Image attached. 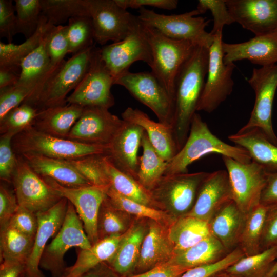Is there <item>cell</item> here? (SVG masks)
I'll use <instances>...</instances> for the list:
<instances>
[{
	"label": "cell",
	"instance_id": "30",
	"mask_svg": "<svg viewBox=\"0 0 277 277\" xmlns=\"http://www.w3.org/2000/svg\"><path fill=\"white\" fill-rule=\"evenodd\" d=\"M52 26L46 31L39 45L22 61L20 76L17 85L28 87L33 92L63 63L57 66H52L51 64L47 44L49 31Z\"/></svg>",
	"mask_w": 277,
	"mask_h": 277
},
{
	"label": "cell",
	"instance_id": "51",
	"mask_svg": "<svg viewBox=\"0 0 277 277\" xmlns=\"http://www.w3.org/2000/svg\"><path fill=\"white\" fill-rule=\"evenodd\" d=\"M15 135L7 133L0 137V177L1 180L11 182L17 165V156L12 146Z\"/></svg>",
	"mask_w": 277,
	"mask_h": 277
},
{
	"label": "cell",
	"instance_id": "34",
	"mask_svg": "<svg viewBox=\"0 0 277 277\" xmlns=\"http://www.w3.org/2000/svg\"><path fill=\"white\" fill-rule=\"evenodd\" d=\"M168 235L174 250L179 254L211 235L207 222L185 215L175 219L168 227Z\"/></svg>",
	"mask_w": 277,
	"mask_h": 277
},
{
	"label": "cell",
	"instance_id": "12",
	"mask_svg": "<svg viewBox=\"0 0 277 277\" xmlns=\"http://www.w3.org/2000/svg\"><path fill=\"white\" fill-rule=\"evenodd\" d=\"M222 160L228 173L233 200L242 212L247 214L260 204L268 172L253 161L242 163L226 156H222Z\"/></svg>",
	"mask_w": 277,
	"mask_h": 277
},
{
	"label": "cell",
	"instance_id": "36",
	"mask_svg": "<svg viewBox=\"0 0 277 277\" xmlns=\"http://www.w3.org/2000/svg\"><path fill=\"white\" fill-rule=\"evenodd\" d=\"M225 271L239 277H277V246L245 256Z\"/></svg>",
	"mask_w": 277,
	"mask_h": 277
},
{
	"label": "cell",
	"instance_id": "42",
	"mask_svg": "<svg viewBox=\"0 0 277 277\" xmlns=\"http://www.w3.org/2000/svg\"><path fill=\"white\" fill-rule=\"evenodd\" d=\"M267 207L259 204L246 214L238 247L245 256L261 252V241Z\"/></svg>",
	"mask_w": 277,
	"mask_h": 277
},
{
	"label": "cell",
	"instance_id": "26",
	"mask_svg": "<svg viewBox=\"0 0 277 277\" xmlns=\"http://www.w3.org/2000/svg\"><path fill=\"white\" fill-rule=\"evenodd\" d=\"M246 214L232 200L218 210L208 222L210 234L229 252L238 247Z\"/></svg>",
	"mask_w": 277,
	"mask_h": 277
},
{
	"label": "cell",
	"instance_id": "10",
	"mask_svg": "<svg viewBox=\"0 0 277 277\" xmlns=\"http://www.w3.org/2000/svg\"><path fill=\"white\" fill-rule=\"evenodd\" d=\"M247 81L255 92V99L249 119L241 129H258L277 146L272 123L273 102L277 89V64L253 68Z\"/></svg>",
	"mask_w": 277,
	"mask_h": 277
},
{
	"label": "cell",
	"instance_id": "15",
	"mask_svg": "<svg viewBox=\"0 0 277 277\" xmlns=\"http://www.w3.org/2000/svg\"><path fill=\"white\" fill-rule=\"evenodd\" d=\"M11 182L19 206L35 213L50 209L63 198L20 155Z\"/></svg>",
	"mask_w": 277,
	"mask_h": 277
},
{
	"label": "cell",
	"instance_id": "19",
	"mask_svg": "<svg viewBox=\"0 0 277 277\" xmlns=\"http://www.w3.org/2000/svg\"><path fill=\"white\" fill-rule=\"evenodd\" d=\"M234 22L255 36L277 32V0H226Z\"/></svg>",
	"mask_w": 277,
	"mask_h": 277
},
{
	"label": "cell",
	"instance_id": "7",
	"mask_svg": "<svg viewBox=\"0 0 277 277\" xmlns=\"http://www.w3.org/2000/svg\"><path fill=\"white\" fill-rule=\"evenodd\" d=\"M137 16L145 26L155 29L164 35L174 39L189 41L195 45L209 48L214 36L206 31L210 22L206 17L196 16V10L179 14H159L141 8Z\"/></svg>",
	"mask_w": 277,
	"mask_h": 277
},
{
	"label": "cell",
	"instance_id": "9",
	"mask_svg": "<svg viewBox=\"0 0 277 277\" xmlns=\"http://www.w3.org/2000/svg\"><path fill=\"white\" fill-rule=\"evenodd\" d=\"M92 245L85 231L83 223L73 205L68 201L62 226L51 242L46 246L39 266L53 277H61L65 269L64 257L72 247L88 249Z\"/></svg>",
	"mask_w": 277,
	"mask_h": 277
},
{
	"label": "cell",
	"instance_id": "1",
	"mask_svg": "<svg viewBox=\"0 0 277 277\" xmlns=\"http://www.w3.org/2000/svg\"><path fill=\"white\" fill-rule=\"evenodd\" d=\"M209 48L196 46L180 69L175 83L172 129L178 151L188 137L207 74Z\"/></svg>",
	"mask_w": 277,
	"mask_h": 277
},
{
	"label": "cell",
	"instance_id": "23",
	"mask_svg": "<svg viewBox=\"0 0 277 277\" xmlns=\"http://www.w3.org/2000/svg\"><path fill=\"white\" fill-rule=\"evenodd\" d=\"M225 64L246 60L253 64L267 66L277 63V32L265 35L255 36L240 43L223 42Z\"/></svg>",
	"mask_w": 277,
	"mask_h": 277
},
{
	"label": "cell",
	"instance_id": "4",
	"mask_svg": "<svg viewBox=\"0 0 277 277\" xmlns=\"http://www.w3.org/2000/svg\"><path fill=\"white\" fill-rule=\"evenodd\" d=\"M12 146L18 155L31 154L69 160L107 154L108 146L84 144L42 132L32 126L15 135Z\"/></svg>",
	"mask_w": 277,
	"mask_h": 277
},
{
	"label": "cell",
	"instance_id": "52",
	"mask_svg": "<svg viewBox=\"0 0 277 277\" xmlns=\"http://www.w3.org/2000/svg\"><path fill=\"white\" fill-rule=\"evenodd\" d=\"M32 92L28 87L17 85L0 88V120L22 104Z\"/></svg>",
	"mask_w": 277,
	"mask_h": 277
},
{
	"label": "cell",
	"instance_id": "50",
	"mask_svg": "<svg viewBox=\"0 0 277 277\" xmlns=\"http://www.w3.org/2000/svg\"><path fill=\"white\" fill-rule=\"evenodd\" d=\"M245 256L242 250L238 247L220 261L213 264L190 268L180 277H211L225 270Z\"/></svg>",
	"mask_w": 277,
	"mask_h": 277
},
{
	"label": "cell",
	"instance_id": "43",
	"mask_svg": "<svg viewBox=\"0 0 277 277\" xmlns=\"http://www.w3.org/2000/svg\"><path fill=\"white\" fill-rule=\"evenodd\" d=\"M107 196L116 208L137 219L153 220L169 227L175 220L166 212L128 199L109 186Z\"/></svg>",
	"mask_w": 277,
	"mask_h": 277
},
{
	"label": "cell",
	"instance_id": "27",
	"mask_svg": "<svg viewBox=\"0 0 277 277\" xmlns=\"http://www.w3.org/2000/svg\"><path fill=\"white\" fill-rule=\"evenodd\" d=\"M20 156L43 178L51 179L60 185L70 188L92 185L66 160L31 154Z\"/></svg>",
	"mask_w": 277,
	"mask_h": 277
},
{
	"label": "cell",
	"instance_id": "40",
	"mask_svg": "<svg viewBox=\"0 0 277 277\" xmlns=\"http://www.w3.org/2000/svg\"><path fill=\"white\" fill-rule=\"evenodd\" d=\"M52 26L42 15L38 27L35 32L23 43L0 42V67H20L22 61L40 44L44 34Z\"/></svg>",
	"mask_w": 277,
	"mask_h": 277
},
{
	"label": "cell",
	"instance_id": "47",
	"mask_svg": "<svg viewBox=\"0 0 277 277\" xmlns=\"http://www.w3.org/2000/svg\"><path fill=\"white\" fill-rule=\"evenodd\" d=\"M104 155L105 154L92 155L66 161L84 176L91 185L108 187L110 184L103 162Z\"/></svg>",
	"mask_w": 277,
	"mask_h": 277
},
{
	"label": "cell",
	"instance_id": "25",
	"mask_svg": "<svg viewBox=\"0 0 277 277\" xmlns=\"http://www.w3.org/2000/svg\"><path fill=\"white\" fill-rule=\"evenodd\" d=\"M121 116L125 121L143 128L153 148L167 162L178 152L171 126L154 122L143 111L130 107L125 109Z\"/></svg>",
	"mask_w": 277,
	"mask_h": 277
},
{
	"label": "cell",
	"instance_id": "21",
	"mask_svg": "<svg viewBox=\"0 0 277 277\" xmlns=\"http://www.w3.org/2000/svg\"><path fill=\"white\" fill-rule=\"evenodd\" d=\"M68 201L63 197L50 209L36 214L38 228L33 247L25 265V277H44L39 269L41 259L48 240L60 230L66 213Z\"/></svg>",
	"mask_w": 277,
	"mask_h": 277
},
{
	"label": "cell",
	"instance_id": "20",
	"mask_svg": "<svg viewBox=\"0 0 277 277\" xmlns=\"http://www.w3.org/2000/svg\"><path fill=\"white\" fill-rule=\"evenodd\" d=\"M233 200L226 170L209 173L199 190L194 205L186 215L208 222L223 206Z\"/></svg>",
	"mask_w": 277,
	"mask_h": 277
},
{
	"label": "cell",
	"instance_id": "60",
	"mask_svg": "<svg viewBox=\"0 0 277 277\" xmlns=\"http://www.w3.org/2000/svg\"><path fill=\"white\" fill-rule=\"evenodd\" d=\"M20 73V67H0V88L16 85Z\"/></svg>",
	"mask_w": 277,
	"mask_h": 277
},
{
	"label": "cell",
	"instance_id": "37",
	"mask_svg": "<svg viewBox=\"0 0 277 277\" xmlns=\"http://www.w3.org/2000/svg\"><path fill=\"white\" fill-rule=\"evenodd\" d=\"M34 239L8 224L1 229V262L25 265L31 253Z\"/></svg>",
	"mask_w": 277,
	"mask_h": 277
},
{
	"label": "cell",
	"instance_id": "63",
	"mask_svg": "<svg viewBox=\"0 0 277 277\" xmlns=\"http://www.w3.org/2000/svg\"><path fill=\"white\" fill-rule=\"evenodd\" d=\"M211 277H239L226 272L225 270L219 272Z\"/></svg>",
	"mask_w": 277,
	"mask_h": 277
},
{
	"label": "cell",
	"instance_id": "48",
	"mask_svg": "<svg viewBox=\"0 0 277 277\" xmlns=\"http://www.w3.org/2000/svg\"><path fill=\"white\" fill-rule=\"evenodd\" d=\"M196 10L200 14L209 10L213 16V26L210 32L214 36L222 33L225 25L235 23L227 8L226 0H199Z\"/></svg>",
	"mask_w": 277,
	"mask_h": 277
},
{
	"label": "cell",
	"instance_id": "56",
	"mask_svg": "<svg viewBox=\"0 0 277 277\" xmlns=\"http://www.w3.org/2000/svg\"><path fill=\"white\" fill-rule=\"evenodd\" d=\"M19 205L15 192L1 183L0 186V228L7 226Z\"/></svg>",
	"mask_w": 277,
	"mask_h": 277
},
{
	"label": "cell",
	"instance_id": "18",
	"mask_svg": "<svg viewBox=\"0 0 277 277\" xmlns=\"http://www.w3.org/2000/svg\"><path fill=\"white\" fill-rule=\"evenodd\" d=\"M43 179L61 196L66 199L73 205L91 245L96 243L99 240L97 234L98 212L103 202L107 197L109 187L89 185L70 188L63 186L51 179Z\"/></svg>",
	"mask_w": 277,
	"mask_h": 277
},
{
	"label": "cell",
	"instance_id": "13",
	"mask_svg": "<svg viewBox=\"0 0 277 277\" xmlns=\"http://www.w3.org/2000/svg\"><path fill=\"white\" fill-rule=\"evenodd\" d=\"M114 77L108 70L95 48L90 66L85 76L68 96L66 102L84 108L101 107L109 109L114 105L111 88Z\"/></svg>",
	"mask_w": 277,
	"mask_h": 277
},
{
	"label": "cell",
	"instance_id": "33",
	"mask_svg": "<svg viewBox=\"0 0 277 277\" xmlns=\"http://www.w3.org/2000/svg\"><path fill=\"white\" fill-rule=\"evenodd\" d=\"M229 253L222 244L211 234L183 252L174 255L169 262L189 269L216 263Z\"/></svg>",
	"mask_w": 277,
	"mask_h": 277
},
{
	"label": "cell",
	"instance_id": "41",
	"mask_svg": "<svg viewBox=\"0 0 277 277\" xmlns=\"http://www.w3.org/2000/svg\"><path fill=\"white\" fill-rule=\"evenodd\" d=\"M42 15L53 26L62 25L69 19L90 16L89 0H41Z\"/></svg>",
	"mask_w": 277,
	"mask_h": 277
},
{
	"label": "cell",
	"instance_id": "8",
	"mask_svg": "<svg viewBox=\"0 0 277 277\" xmlns=\"http://www.w3.org/2000/svg\"><path fill=\"white\" fill-rule=\"evenodd\" d=\"M115 84L124 87L133 97L151 109L159 122L172 127L174 101L151 71H128L115 78Z\"/></svg>",
	"mask_w": 277,
	"mask_h": 277
},
{
	"label": "cell",
	"instance_id": "58",
	"mask_svg": "<svg viewBox=\"0 0 277 277\" xmlns=\"http://www.w3.org/2000/svg\"><path fill=\"white\" fill-rule=\"evenodd\" d=\"M188 270L169 261L141 274L128 277H180Z\"/></svg>",
	"mask_w": 277,
	"mask_h": 277
},
{
	"label": "cell",
	"instance_id": "22",
	"mask_svg": "<svg viewBox=\"0 0 277 277\" xmlns=\"http://www.w3.org/2000/svg\"><path fill=\"white\" fill-rule=\"evenodd\" d=\"M144 132L141 126L125 121L108 146L107 155L111 163L136 180L139 167L137 154Z\"/></svg>",
	"mask_w": 277,
	"mask_h": 277
},
{
	"label": "cell",
	"instance_id": "29",
	"mask_svg": "<svg viewBox=\"0 0 277 277\" xmlns=\"http://www.w3.org/2000/svg\"><path fill=\"white\" fill-rule=\"evenodd\" d=\"M228 139L248 152L252 161L268 172H277V146L271 143L258 129L240 130Z\"/></svg>",
	"mask_w": 277,
	"mask_h": 277
},
{
	"label": "cell",
	"instance_id": "16",
	"mask_svg": "<svg viewBox=\"0 0 277 277\" xmlns=\"http://www.w3.org/2000/svg\"><path fill=\"white\" fill-rule=\"evenodd\" d=\"M89 9L95 42L102 45L124 39L137 19L115 0H89Z\"/></svg>",
	"mask_w": 277,
	"mask_h": 277
},
{
	"label": "cell",
	"instance_id": "24",
	"mask_svg": "<svg viewBox=\"0 0 277 277\" xmlns=\"http://www.w3.org/2000/svg\"><path fill=\"white\" fill-rule=\"evenodd\" d=\"M174 255V247L169 238L168 227L149 220L136 267L137 270L144 272L169 262Z\"/></svg>",
	"mask_w": 277,
	"mask_h": 277
},
{
	"label": "cell",
	"instance_id": "32",
	"mask_svg": "<svg viewBox=\"0 0 277 277\" xmlns=\"http://www.w3.org/2000/svg\"><path fill=\"white\" fill-rule=\"evenodd\" d=\"M124 234L98 240L88 249H80L74 264L66 267L61 277H79L98 265L114 257Z\"/></svg>",
	"mask_w": 277,
	"mask_h": 277
},
{
	"label": "cell",
	"instance_id": "46",
	"mask_svg": "<svg viewBox=\"0 0 277 277\" xmlns=\"http://www.w3.org/2000/svg\"><path fill=\"white\" fill-rule=\"evenodd\" d=\"M38 111L33 106L25 103L11 110L0 120L1 135L10 133L15 135L32 126Z\"/></svg>",
	"mask_w": 277,
	"mask_h": 277
},
{
	"label": "cell",
	"instance_id": "11",
	"mask_svg": "<svg viewBox=\"0 0 277 277\" xmlns=\"http://www.w3.org/2000/svg\"><path fill=\"white\" fill-rule=\"evenodd\" d=\"M222 32L214 35L209 48L207 79L197 105L196 111L211 113L230 95L234 86L232 74L235 65L225 64L222 49Z\"/></svg>",
	"mask_w": 277,
	"mask_h": 277
},
{
	"label": "cell",
	"instance_id": "53",
	"mask_svg": "<svg viewBox=\"0 0 277 277\" xmlns=\"http://www.w3.org/2000/svg\"><path fill=\"white\" fill-rule=\"evenodd\" d=\"M15 6L11 0H0V36L11 43L18 33Z\"/></svg>",
	"mask_w": 277,
	"mask_h": 277
},
{
	"label": "cell",
	"instance_id": "39",
	"mask_svg": "<svg viewBox=\"0 0 277 277\" xmlns=\"http://www.w3.org/2000/svg\"><path fill=\"white\" fill-rule=\"evenodd\" d=\"M132 216L115 207L107 196L100 208L97 219L98 240L125 234L135 220Z\"/></svg>",
	"mask_w": 277,
	"mask_h": 277
},
{
	"label": "cell",
	"instance_id": "55",
	"mask_svg": "<svg viewBox=\"0 0 277 277\" xmlns=\"http://www.w3.org/2000/svg\"><path fill=\"white\" fill-rule=\"evenodd\" d=\"M266 207L261 241V252L277 246V205Z\"/></svg>",
	"mask_w": 277,
	"mask_h": 277
},
{
	"label": "cell",
	"instance_id": "6",
	"mask_svg": "<svg viewBox=\"0 0 277 277\" xmlns=\"http://www.w3.org/2000/svg\"><path fill=\"white\" fill-rule=\"evenodd\" d=\"M208 173L202 171L164 175L149 193L160 209L176 219L192 209Z\"/></svg>",
	"mask_w": 277,
	"mask_h": 277
},
{
	"label": "cell",
	"instance_id": "3",
	"mask_svg": "<svg viewBox=\"0 0 277 277\" xmlns=\"http://www.w3.org/2000/svg\"><path fill=\"white\" fill-rule=\"evenodd\" d=\"M95 48L94 45L64 60L23 103L38 110L66 105L68 94L75 89L86 73Z\"/></svg>",
	"mask_w": 277,
	"mask_h": 277
},
{
	"label": "cell",
	"instance_id": "54",
	"mask_svg": "<svg viewBox=\"0 0 277 277\" xmlns=\"http://www.w3.org/2000/svg\"><path fill=\"white\" fill-rule=\"evenodd\" d=\"M9 224L24 234L35 238L38 228L35 213L19 206Z\"/></svg>",
	"mask_w": 277,
	"mask_h": 277
},
{
	"label": "cell",
	"instance_id": "2",
	"mask_svg": "<svg viewBox=\"0 0 277 277\" xmlns=\"http://www.w3.org/2000/svg\"><path fill=\"white\" fill-rule=\"evenodd\" d=\"M211 153L231 157L242 163L252 161L247 151L222 141L210 130L201 116H193L186 142L168 163L164 175L188 173V167L194 161Z\"/></svg>",
	"mask_w": 277,
	"mask_h": 277
},
{
	"label": "cell",
	"instance_id": "38",
	"mask_svg": "<svg viewBox=\"0 0 277 277\" xmlns=\"http://www.w3.org/2000/svg\"><path fill=\"white\" fill-rule=\"evenodd\" d=\"M143 154L139 158L136 181L149 191L164 175L168 162L156 152L144 131L141 141Z\"/></svg>",
	"mask_w": 277,
	"mask_h": 277
},
{
	"label": "cell",
	"instance_id": "28",
	"mask_svg": "<svg viewBox=\"0 0 277 277\" xmlns=\"http://www.w3.org/2000/svg\"><path fill=\"white\" fill-rule=\"evenodd\" d=\"M136 219L124 234L117 250L109 265L118 274L125 276L136 268L148 222Z\"/></svg>",
	"mask_w": 277,
	"mask_h": 277
},
{
	"label": "cell",
	"instance_id": "44",
	"mask_svg": "<svg viewBox=\"0 0 277 277\" xmlns=\"http://www.w3.org/2000/svg\"><path fill=\"white\" fill-rule=\"evenodd\" d=\"M66 26L69 53L75 54L95 45L94 29L90 16L72 17Z\"/></svg>",
	"mask_w": 277,
	"mask_h": 277
},
{
	"label": "cell",
	"instance_id": "17",
	"mask_svg": "<svg viewBox=\"0 0 277 277\" xmlns=\"http://www.w3.org/2000/svg\"><path fill=\"white\" fill-rule=\"evenodd\" d=\"M125 123L122 118L101 107H85L66 138L108 146Z\"/></svg>",
	"mask_w": 277,
	"mask_h": 277
},
{
	"label": "cell",
	"instance_id": "14",
	"mask_svg": "<svg viewBox=\"0 0 277 277\" xmlns=\"http://www.w3.org/2000/svg\"><path fill=\"white\" fill-rule=\"evenodd\" d=\"M100 53L105 66L114 77L129 70L136 61L146 62L149 66L152 54L142 22L137 19L123 40L105 45Z\"/></svg>",
	"mask_w": 277,
	"mask_h": 277
},
{
	"label": "cell",
	"instance_id": "49",
	"mask_svg": "<svg viewBox=\"0 0 277 277\" xmlns=\"http://www.w3.org/2000/svg\"><path fill=\"white\" fill-rule=\"evenodd\" d=\"M52 66H57L64 61L69 47L67 36V26H52L50 29L47 44Z\"/></svg>",
	"mask_w": 277,
	"mask_h": 277
},
{
	"label": "cell",
	"instance_id": "5",
	"mask_svg": "<svg viewBox=\"0 0 277 277\" xmlns=\"http://www.w3.org/2000/svg\"><path fill=\"white\" fill-rule=\"evenodd\" d=\"M143 25L151 50L152 62L150 65L151 72L174 103L176 76L197 45L189 41L169 38L155 29Z\"/></svg>",
	"mask_w": 277,
	"mask_h": 277
},
{
	"label": "cell",
	"instance_id": "62",
	"mask_svg": "<svg viewBox=\"0 0 277 277\" xmlns=\"http://www.w3.org/2000/svg\"><path fill=\"white\" fill-rule=\"evenodd\" d=\"M79 277H119L107 262L102 263Z\"/></svg>",
	"mask_w": 277,
	"mask_h": 277
},
{
	"label": "cell",
	"instance_id": "59",
	"mask_svg": "<svg viewBox=\"0 0 277 277\" xmlns=\"http://www.w3.org/2000/svg\"><path fill=\"white\" fill-rule=\"evenodd\" d=\"M260 203L265 207L277 205V172L268 173Z\"/></svg>",
	"mask_w": 277,
	"mask_h": 277
},
{
	"label": "cell",
	"instance_id": "31",
	"mask_svg": "<svg viewBox=\"0 0 277 277\" xmlns=\"http://www.w3.org/2000/svg\"><path fill=\"white\" fill-rule=\"evenodd\" d=\"M84 108L68 104L39 110L32 126L46 134L66 138Z\"/></svg>",
	"mask_w": 277,
	"mask_h": 277
},
{
	"label": "cell",
	"instance_id": "45",
	"mask_svg": "<svg viewBox=\"0 0 277 277\" xmlns=\"http://www.w3.org/2000/svg\"><path fill=\"white\" fill-rule=\"evenodd\" d=\"M18 33L29 38L36 31L42 17L41 0H15Z\"/></svg>",
	"mask_w": 277,
	"mask_h": 277
},
{
	"label": "cell",
	"instance_id": "35",
	"mask_svg": "<svg viewBox=\"0 0 277 277\" xmlns=\"http://www.w3.org/2000/svg\"><path fill=\"white\" fill-rule=\"evenodd\" d=\"M103 162L110 186L117 192L128 199L160 209L149 191L134 178L117 168L106 154L103 155Z\"/></svg>",
	"mask_w": 277,
	"mask_h": 277
},
{
	"label": "cell",
	"instance_id": "57",
	"mask_svg": "<svg viewBox=\"0 0 277 277\" xmlns=\"http://www.w3.org/2000/svg\"><path fill=\"white\" fill-rule=\"evenodd\" d=\"M115 1L120 7L126 10L128 8L140 9L145 6H150L171 10L176 8L178 4L177 0H115Z\"/></svg>",
	"mask_w": 277,
	"mask_h": 277
},
{
	"label": "cell",
	"instance_id": "61",
	"mask_svg": "<svg viewBox=\"0 0 277 277\" xmlns=\"http://www.w3.org/2000/svg\"><path fill=\"white\" fill-rule=\"evenodd\" d=\"M25 265L11 262L2 261L0 277H20L25 272Z\"/></svg>",
	"mask_w": 277,
	"mask_h": 277
}]
</instances>
